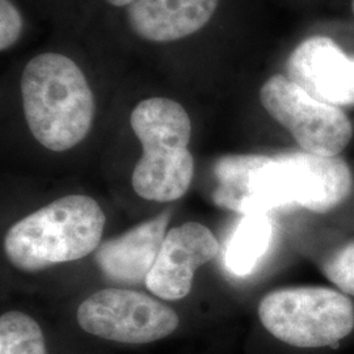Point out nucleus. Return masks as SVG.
<instances>
[{
    "mask_svg": "<svg viewBox=\"0 0 354 354\" xmlns=\"http://www.w3.org/2000/svg\"><path fill=\"white\" fill-rule=\"evenodd\" d=\"M288 77L319 102L354 105V55L332 39L314 36L301 42L286 62Z\"/></svg>",
    "mask_w": 354,
    "mask_h": 354,
    "instance_id": "8",
    "label": "nucleus"
},
{
    "mask_svg": "<svg viewBox=\"0 0 354 354\" xmlns=\"http://www.w3.org/2000/svg\"><path fill=\"white\" fill-rule=\"evenodd\" d=\"M297 190V205L315 213H327L351 194V168L339 156L288 152Z\"/></svg>",
    "mask_w": 354,
    "mask_h": 354,
    "instance_id": "12",
    "label": "nucleus"
},
{
    "mask_svg": "<svg viewBox=\"0 0 354 354\" xmlns=\"http://www.w3.org/2000/svg\"><path fill=\"white\" fill-rule=\"evenodd\" d=\"M264 328L294 348H323L345 339L354 329V306L339 291L304 286L266 294L259 304Z\"/></svg>",
    "mask_w": 354,
    "mask_h": 354,
    "instance_id": "4",
    "label": "nucleus"
},
{
    "mask_svg": "<svg viewBox=\"0 0 354 354\" xmlns=\"http://www.w3.org/2000/svg\"><path fill=\"white\" fill-rule=\"evenodd\" d=\"M216 7L218 0H134L127 6V21L143 39L172 42L203 29Z\"/></svg>",
    "mask_w": 354,
    "mask_h": 354,
    "instance_id": "11",
    "label": "nucleus"
},
{
    "mask_svg": "<svg viewBox=\"0 0 354 354\" xmlns=\"http://www.w3.org/2000/svg\"><path fill=\"white\" fill-rule=\"evenodd\" d=\"M352 10H353L354 13V0H352Z\"/></svg>",
    "mask_w": 354,
    "mask_h": 354,
    "instance_id": "18",
    "label": "nucleus"
},
{
    "mask_svg": "<svg viewBox=\"0 0 354 354\" xmlns=\"http://www.w3.org/2000/svg\"><path fill=\"white\" fill-rule=\"evenodd\" d=\"M260 102L302 150L337 156L352 138V124L339 106L319 102L288 76L273 75L260 89Z\"/></svg>",
    "mask_w": 354,
    "mask_h": 354,
    "instance_id": "6",
    "label": "nucleus"
},
{
    "mask_svg": "<svg viewBox=\"0 0 354 354\" xmlns=\"http://www.w3.org/2000/svg\"><path fill=\"white\" fill-rule=\"evenodd\" d=\"M130 125L142 145L131 175L136 193L156 203L181 198L194 176V159L188 150L189 114L171 99L150 97L133 109Z\"/></svg>",
    "mask_w": 354,
    "mask_h": 354,
    "instance_id": "3",
    "label": "nucleus"
},
{
    "mask_svg": "<svg viewBox=\"0 0 354 354\" xmlns=\"http://www.w3.org/2000/svg\"><path fill=\"white\" fill-rule=\"evenodd\" d=\"M169 212L156 215L125 234L104 241L95 253L102 274L120 283L146 282L167 235Z\"/></svg>",
    "mask_w": 354,
    "mask_h": 354,
    "instance_id": "10",
    "label": "nucleus"
},
{
    "mask_svg": "<svg viewBox=\"0 0 354 354\" xmlns=\"http://www.w3.org/2000/svg\"><path fill=\"white\" fill-rule=\"evenodd\" d=\"M106 218L88 196H66L16 222L4 239L8 261L23 272L80 260L95 252Z\"/></svg>",
    "mask_w": 354,
    "mask_h": 354,
    "instance_id": "2",
    "label": "nucleus"
},
{
    "mask_svg": "<svg viewBox=\"0 0 354 354\" xmlns=\"http://www.w3.org/2000/svg\"><path fill=\"white\" fill-rule=\"evenodd\" d=\"M218 252L219 243L206 226L197 222L180 225L167 232L145 285L163 301H180L192 290L196 270Z\"/></svg>",
    "mask_w": 354,
    "mask_h": 354,
    "instance_id": "9",
    "label": "nucleus"
},
{
    "mask_svg": "<svg viewBox=\"0 0 354 354\" xmlns=\"http://www.w3.org/2000/svg\"><path fill=\"white\" fill-rule=\"evenodd\" d=\"M273 235L266 214H247L231 235L225 252L228 270L239 277L250 274L266 254Z\"/></svg>",
    "mask_w": 354,
    "mask_h": 354,
    "instance_id": "13",
    "label": "nucleus"
},
{
    "mask_svg": "<svg viewBox=\"0 0 354 354\" xmlns=\"http://www.w3.org/2000/svg\"><path fill=\"white\" fill-rule=\"evenodd\" d=\"M79 328L89 336L121 345H149L172 336L180 327L176 311L147 294L102 289L79 304Z\"/></svg>",
    "mask_w": 354,
    "mask_h": 354,
    "instance_id": "5",
    "label": "nucleus"
},
{
    "mask_svg": "<svg viewBox=\"0 0 354 354\" xmlns=\"http://www.w3.org/2000/svg\"><path fill=\"white\" fill-rule=\"evenodd\" d=\"M0 354H49L37 320L21 311L4 313L0 317Z\"/></svg>",
    "mask_w": 354,
    "mask_h": 354,
    "instance_id": "14",
    "label": "nucleus"
},
{
    "mask_svg": "<svg viewBox=\"0 0 354 354\" xmlns=\"http://www.w3.org/2000/svg\"><path fill=\"white\" fill-rule=\"evenodd\" d=\"M21 96L29 130L48 150L66 151L87 137L95 99L73 59L58 53L30 59L21 76Z\"/></svg>",
    "mask_w": 354,
    "mask_h": 354,
    "instance_id": "1",
    "label": "nucleus"
},
{
    "mask_svg": "<svg viewBox=\"0 0 354 354\" xmlns=\"http://www.w3.org/2000/svg\"><path fill=\"white\" fill-rule=\"evenodd\" d=\"M323 272L344 292L354 295V241L330 254L323 264Z\"/></svg>",
    "mask_w": 354,
    "mask_h": 354,
    "instance_id": "15",
    "label": "nucleus"
},
{
    "mask_svg": "<svg viewBox=\"0 0 354 354\" xmlns=\"http://www.w3.org/2000/svg\"><path fill=\"white\" fill-rule=\"evenodd\" d=\"M214 203L241 214H266L295 203L290 167L283 153L227 155L214 168Z\"/></svg>",
    "mask_w": 354,
    "mask_h": 354,
    "instance_id": "7",
    "label": "nucleus"
},
{
    "mask_svg": "<svg viewBox=\"0 0 354 354\" xmlns=\"http://www.w3.org/2000/svg\"><path fill=\"white\" fill-rule=\"evenodd\" d=\"M23 32V19L11 0H0V49L7 50Z\"/></svg>",
    "mask_w": 354,
    "mask_h": 354,
    "instance_id": "16",
    "label": "nucleus"
},
{
    "mask_svg": "<svg viewBox=\"0 0 354 354\" xmlns=\"http://www.w3.org/2000/svg\"><path fill=\"white\" fill-rule=\"evenodd\" d=\"M106 1L111 3L112 6H115V7H124V6H129L134 0H106Z\"/></svg>",
    "mask_w": 354,
    "mask_h": 354,
    "instance_id": "17",
    "label": "nucleus"
}]
</instances>
